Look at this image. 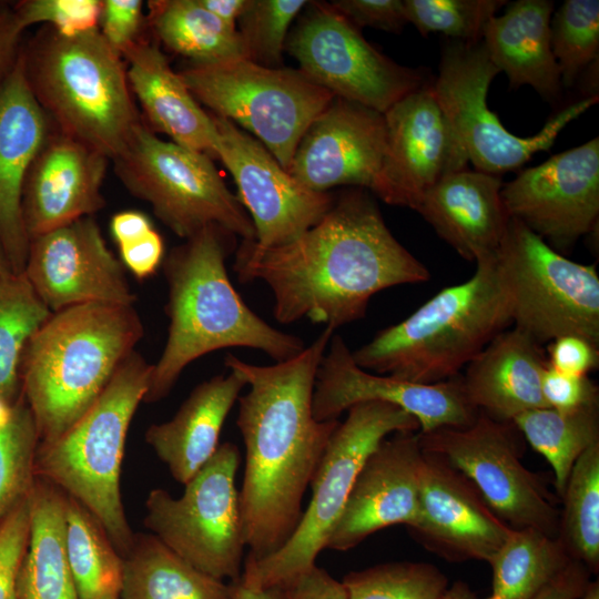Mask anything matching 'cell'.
I'll list each match as a JSON object with an SVG mask.
<instances>
[{
  "label": "cell",
  "instance_id": "cell-19",
  "mask_svg": "<svg viewBox=\"0 0 599 599\" xmlns=\"http://www.w3.org/2000/svg\"><path fill=\"white\" fill-rule=\"evenodd\" d=\"M23 273L52 313L88 303L133 305L136 300L124 266L91 216L31 238Z\"/></svg>",
  "mask_w": 599,
  "mask_h": 599
},
{
  "label": "cell",
  "instance_id": "cell-6",
  "mask_svg": "<svg viewBox=\"0 0 599 599\" xmlns=\"http://www.w3.org/2000/svg\"><path fill=\"white\" fill-rule=\"evenodd\" d=\"M152 369L153 364L133 351L70 428L51 441L39 443L34 460L35 476L83 505L122 557L134 539L120 488L124 445Z\"/></svg>",
  "mask_w": 599,
  "mask_h": 599
},
{
  "label": "cell",
  "instance_id": "cell-28",
  "mask_svg": "<svg viewBox=\"0 0 599 599\" xmlns=\"http://www.w3.org/2000/svg\"><path fill=\"white\" fill-rule=\"evenodd\" d=\"M246 386L234 372L199 384L167 422L151 425L145 441L185 485L214 455L223 424Z\"/></svg>",
  "mask_w": 599,
  "mask_h": 599
},
{
  "label": "cell",
  "instance_id": "cell-7",
  "mask_svg": "<svg viewBox=\"0 0 599 599\" xmlns=\"http://www.w3.org/2000/svg\"><path fill=\"white\" fill-rule=\"evenodd\" d=\"M31 90L59 132L114 160L140 124L122 55L93 29L55 31L24 55Z\"/></svg>",
  "mask_w": 599,
  "mask_h": 599
},
{
  "label": "cell",
  "instance_id": "cell-4",
  "mask_svg": "<svg viewBox=\"0 0 599 599\" xmlns=\"http://www.w3.org/2000/svg\"><path fill=\"white\" fill-rule=\"evenodd\" d=\"M143 333L133 305L88 303L49 316L20 368L40 443L58 438L95 403Z\"/></svg>",
  "mask_w": 599,
  "mask_h": 599
},
{
  "label": "cell",
  "instance_id": "cell-56",
  "mask_svg": "<svg viewBox=\"0 0 599 599\" xmlns=\"http://www.w3.org/2000/svg\"><path fill=\"white\" fill-rule=\"evenodd\" d=\"M233 599H283L281 587L255 588L241 580L230 583Z\"/></svg>",
  "mask_w": 599,
  "mask_h": 599
},
{
  "label": "cell",
  "instance_id": "cell-34",
  "mask_svg": "<svg viewBox=\"0 0 599 599\" xmlns=\"http://www.w3.org/2000/svg\"><path fill=\"white\" fill-rule=\"evenodd\" d=\"M65 542L79 599H121L123 557L99 520L67 495Z\"/></svg>",
  "mask_w": 599,
  "mask_h": 599
},
{
  "label": "cell",
  "instance_id": "cell-38",
  "mask_svg": "<svg viewBox=\"0 0 599 599\" xmlns=\"http://www.w3.org/2000/svg\"><path fill=\"white\" fill-rule=\"evenodd\" d=\"M558 538L572 559L599 570V443L575 463L560 498Z\"/></svg>",
  "mask_w": 599,
  "mask_h": 599
},
{
  "label": "cell",
  "instance_id": "cell-52",
  "mask_svg": "<svg viewBox=\"0 0 599 599\" xmlns=\"http://www.w3.org/2000/svg\"><path fill=\"white\" fill-rule=\"evenodd\" d=\"M590 570L572 559L531 599H579L591 581Z\"/></svg>",
  "mask_w": 599,
  "mask_h": 599
},
{
  "label": "cell",
  "instance_id": "cell-48",
  "mask_svg": "<svg viewBox=\"0 0 599 599\" xmlns=\"http://www.w3.org/2000/svg\"><path fill=\"white\" fill-rule=\"evenodd\" d=\"M142 7L140 0L102 1L99 31L121 55L136 41L135 38L143 20Z\"/></svg>",
  "mask_w": 599,
  "mask_h": 599
},
{
  "label": "cell",
  "instance_id": "cell-26",
  "mask_svg": "<svg viewBox=\"0 0 599 599\" xmlns=\"http://www.w3.org/2000/svg\"><path fill=\"white\" fill-rule=\"evenodd\" d=\"M501 187L499 176L466 167L443 176L414 210L461 257L477 262L497 254L507 227Z\"/></svg>",
  "mask_w": 599,
  "mask_h": 599
},
{
  "label": "cell",
  "instance_id": "cell-47",
  "mask_svg": "<svg viewBox=\"0 0 599 599\" xmlns=\"http://www.w3.org/2000/svg\"><path fill=\"white\" fill-rule=\"evenodd\" d=\"M331 7L357 27L400 32L407 23L404 0H336Z\"/></svg>",
  "mask_w": 599,
  "mask_h": 599
},
{
  "label": "cell",
  "instance_id": "cell-50",
  "mask_svg": "<svg viewBox=\"0 0 599 599\" xmlns=\"http://www.w3.org/2000/svg\"><path fill=\"white\" fill-rule=\"evenodd\" d=\"M118 246L122 265L135 278L144 280L150 277L163 262V241L154 229Z\"/></svg>",
  "mask_w": 599,
  "mask_h": 599
},
{
  "label": "cell",
  "instance_id": "cell-49",
  "mask_svg": "<svg viewBox=\"0 0 599 599\" xmlns=\"http://www.w3.org/2000/svg\"><path fill=\"white\" fill-rule=\"evenodd\" d=\"M547 349L548 365L566 374L585 376L599 366V347L579 336L557 337Z\"/></svg>",
  "mask_w": 599,
  "mask_h": 599
},
{
  "label": "cell",
  "instance_id": "cell-14",
  "mask_svg": "<svg viewBox=\"0 0 599 599\" xmlns=\"http://www.w3.org/2000/svg\"><path fill=\"white\" fill-rule=\"evenodd\" d=\"M519 434L512 422L478 412L467 427L419 433V440L424 451L443 457L465 475L508 526L558 537V499L521 463Z\"/></svg>",
  "mask_w": 599,
  "mask_h": 599
},
{
  "label": "cell",
  "instance_id": "cell-59",
  "mask_svg": "<svg viewBox=\"0 0 599 599\" xmlns=\"http://www.w3.org/2000/svg\"><path fill=\"white\" fill-rule=\"evenodd\" d=\"M7 272H12L3 253L1 252L0 250V274L2 273H7Z\"/></svg>",
  "mask_w": 599,
  "mask_h": 599
},
{
  "label": "cell",
  "instance_id": "cell-10",
  "mask_svg": "<svg viewBox=\"0 0 599 599\" xmlns=\"http://www.w3.org/2000/svg\"><path fill=\"white\" fill-rule=\"evenodd\" d=\"M113 161L128 190L177 236L219 226L243 241L255 238L250 215L207 154L163 141L140 123Z\"/></svg>",
  "mask_w": 599,
  "mask_h": 599
},
{
  "label": "cell",
  "instance_id": "cell-11",
  "mask_svg": "<svg viewBox=\"0 0 599 599\" xmlns=\"http://www.w3.org/2000/svg\"><path fill=\"white\" fill-rule=\"evenodd\" d=\"M236 445L220 444L214 455L174 498L162 488L145 500L144 525L163 545L205 575L240 580L246 548L235 477Z\"/></svg>",
  "mask_w": 599,
  "mask_h": 599
},
{
  "label": "cell",
  "instance_id": "cell-20",
  "mask_svg": "<svg viewBox=\"0 0 599 599\" xmlns=\"http://www.w3.org/2000/svg\"><path fill=\"white\" fill-rule=\"evenodd\" d=\"M385 154L384 114L334 97L302 136L287 172L313 192L353 185L379 196Z\"/></svg>",
  "mask_w": 599,
  "mask_h": 599
},
{
  "label": "cell",
  "instance_id": "cell-39",
  "mask_svg": "<svg viewBox=\"0 0 599 599\" xmlns=\"http://www.w3.org/2000/svg\"><path fill=\"white\" fill-rule=\"evenodd\" d=\"M39 443L38 427L22 393L12 405H0V522L31 493Z\"/></svg>",
  "mask_w": 599,
  "mask_h": 599
},
{
  "label": "cell",
  "instance_id": "cell-53",
  "mask_svg": "<svg viewBox=\"0 0 599 599\" xmlns=\"http://www.w3.org/2000/svg\"><path fill=\"white\" fill-rule=\"evenodd\" d=\"M22 33L13 11L0 4V83L13 69L21 53L18 43Z\"/></svg>",
  "mask_w": 599,
  "mask_h": 599
},
{
  "label": "cell",
  "instance_id": "cell-42",
  "mask_svg": "<svg viewBox=\"0 0 599 599\" xmlns=\"http://www.w3.org/2000/svg\"><path fill=\"white\" fill-rule=\"evenodd\" d=\"M505 0H404L407 23L423 35L443 33L453 40L481 41L486 23Z\"/></svg>",
  "mask_w": 599,
  "mask_h": 599
},
{
  "label": "cell",
  "instance_id": "cell-21",
  "mask_svg": "<svg viewBox=\"0 0 599 599\" xmlns=\"http://www.w3.org/2000/svg\"><path fill=\"white\" fill-rule=\"evenodd\" d=\"M386 154L379 197L415 209L443 176L466 169L432 83L408 93L385 113Z\"/></svg>",
  "mask_w": 599,
  "mask_h": 599
},
{
  "label": "cell",
  "instance_id": "cell-25",
  "mask_svg": "<svg viewBox=\"0 0 599 599\" xmlns=\"http://www.w3.org/2000/svg\"><path fill=\"white\" fill-rule=\"evenodd\" d=\"M108 158L59 132L48 136L28 172L22 213L29 238L91 216L104 200Z\"/></svg>",
  "mask_w": 599,
  "mask_h": 599
},
{
  "label": "cell",
  "instance_id": "cell-37",
  "mask_svg": "<svg viewBox=\"0 0 599 599\" xmlns=\"http://www.w3.org/2000/svg\"><path fill=\"white\" fill-rule=\"evenodd\" d=\"M51 314L23 272L0 274V405L20 397L24 348Z\"/></svg>",
  "mask_w": 599,
  "mask_h": 599
},
{
  "label": "cell",
  "instance_id": "cell-1",
  "mask_svg": "<svg viewBox=\"0 0 599 599\" xmlns=\"http://www.w3.org/2000/svg\"><path fill=\"white\" fill-rule=\"evenodd\" d=\"M233 270L241 283L262 281L270 287L278 323L307 318L334 331L363 318L376 293L430 277L362 190L334 201L315 225L286 244L243 241Z\"/></svg>",
  "mask_w": 599,
  "mask_h": 599
},
{
  "label": "cell",
  "instance_id": "cell-30",
  "mask_svg": "<svg viewBox=\"0 0 599 599\" xmlns=\"http://www.w3.org/2000/svg\"><path fill=\"white\" fill-rule=\"evenodd\" d=\"M122 57L126 59L130 85L152 126L181 146L214 155L215 124L200 106L179 73L161 50L135 41Z\"/></svg>",
  "mask_w": 599,
  "mask_h": 599
},
{
  "label": "cell",
  "instance_id": "cell-46",
  "mask_svg": "<svg viewBox=\"0 0 599 599\" xmlns=\"http://www.w3.org/2000/svg\"><path fill=\"white\" fill-rule=\"evenodd\" d=\"M541 390L547 406L561 412L599 404L598 386L588 375L566 374L549 365L542 374Z\"/></svg>",
  "mask_w": 599,
  "mask_h": 599
},
{
  "label": "cell",
  "instance_id": "cell-41",
  "mask_svg": "<svg viewBox=\"0 0 599 599\" xmlns=\"http://www.w3.org/2000/svg\"><path fill=\"white\" fill-rule=\"evenodd\" d=\"M550 43L561 74L571 87L599 52V1L566 0L550 21Z\"/></svg>",
  "mask_w": 599,
  "mask_h": 599
},
{
  "label": "cell",
  "instance_id": "cell-13",
  "mask_svg": "<svg viewBox=\"0 0 599 599\" xmlns=\"http://www.w3.org/2000/svg\"><path fill=\"white\" fill-rule=\"evenodd\" d=\"M500 73L483 41L451 40L443 48L434 95L453 130L457 145L476 171L499 176L522 166L539 151H548L558 134L599 101L585 99L549 119L535 135L511 134L487 105L493 79Z\"/></svg>",
  "mask_w": 599,
  "mask_h": 599
},
{
  "label": "cell",
  "instance_id": "cell-2",
  "mask_svg": "<svg viewBox=\"0 0 599 599\" xmlns=\"http://www.w3.org/2000/svg\"><path fill=\"white\" fill-rule=\"evenodd\" d=\"M334 329L324 331L296 356L254 365L227 354L225 366L244 379L236 426L245 447L240 495L246 558L277 551L293 535L302 501L339 420L318 422L312 403L316 372Z\"/></svg>",
  "mask_w": 599,
  "mask_h": 599
},
{
  "label": "cell",
  "instance_id": "cell-16",
  "mask_svg": "<svg viewBox=\"0 0 599 599\" xmlns=\"http://www.w3.org/2000/svg\"><path fill=\"white\" fill-rule=\"evenodd\" d=\"M214 155L231 172L262 247L286 244L315 225L332 207L329 193L313 192L286 172L270 151L227 119L212 114Z\"/></svg>",
  "mask_w": 599,
  "mask_h": 599
},
{
  "label": "cell",
  "instance_id": "cell-31",
  "mask_svg": "<svg viewBox=\"0 0 599 599\" xmlns=\"http://www.w3.org/2000/svg\"><path fill=\"white\" fill-rule=\"evenodd\" d=\"M29 510V541L16 599H79L67 554L65 494L35 476Z\"/></svg>",
  "mask_w": 599,
  "mask_h": 599
},
{
  "label": "cell",
  "instance_id": "cell-58",
  "mask_svg": "<svg viewBox=\"0 0 599 599\" xmlns=\"http://www.w3.org/2000/svg\"><path fill=\"white\" fill-rule=\"evenodd\" d=\"M579 599H599V582L598 580H591Z\"/></svg>",
  "mask_w": 599,
  "mask_h": 599
},
{
  "label": "cell",
  "instance_id": "cell-33",
  "mask_svg": "<svg viewBox=\"0 0 599 599\" xmlns=\"http://www.w3.org/2000/svg\"><path fill=\"white\" fill-rule=\"evenodd\" d=\"M149 9L158 38L170 50L191 59L192 63L245 58L237 29L225 24L197 0L150 1Z\"/></svg>",
  "mask_w": 599,
  "mask_h": 599
},
{
  "label": "cell",
  "instance_id": "cell-35",
  "mask_svg": "<svg viewBox=\"0 0 599 599\" xmlns=\"http://www.w3.org/2000/svg\"><path fill=\"white\" fill-rule=\"evenodd\" d=\"M572 560L558 537L512 529L489 560L491 593L485 599H531Z\"/></svg>",
  "mask_w": 599,
  "mask_h": 599
},
{
  "label": "cell",
  "instance_id": "cell-57",
  "mask_svg": "<svg viewBox=\"0 0 599 599\" xmlns=\"http://www.w3.org/2000/svg\"><path fill=\"white\" fill-rule=\"evenodd\" d=\"M440 599H479L471 588L464 581H456L448 586Z\"/></svg>",
  "mask_w": 599,
  "mask_h": 599
},
{
  "label": "cell",
  "instance_id": "cell-8",
  "mask_svg": "<svg viewBox=\"0 0 599 599\" xmlns=\"http://www.w3.org/2000/svg\"><path fill=\"white\" fill-rule=\"evenodd\" d=\"M419 429L412 414L393 404L366 402L348 408L312 478V498L295 531L274 554L246 558L240 580L255 588L281 587L315 566L368 456L390 434Z\"/></svg>",
  "mask_w": 599,
  "mask_h": 599
},
{
  "label": "cell",
  "instance_id": "cell-22",
  "mask_svg": "<svg viewBox=\"0 0 599 599\" xmlns=\"http://www.w3.org/2000/svg\"><path fill=\"white\" fill-rule=\"evenodd\" d=\"M407 529L443 559L489 562L514 528L465 475L443 457L424 451L418 517Z\"/></svg>",
  "mask_w": 599,
  "mask_h": 599
},
{
  "label": "cell",
  "instance_id": "cell-32",
  "mask_svg": "<svg viewBox=\"0 0 599 599\" xmlns=\"http://www.w3.org/2000/svg\"><path fill=\"white\" fill-rule=\"evenodd\" d=\"M123 560L121 599H233L231 585L194 568L153 535H134Z\"/></svg>",
  "mask_w": 599,
  "mask_h": 599
},
{
  "label": "cell",
  "instance_id": "cell-12",
  "mask_svg": "<svg viewBox=\"0 0 599 599\" xmlns=\"http://www.w3.org/2000/svg\"><path fill=\"white\" fill-rule=\"evenodd\" d=\"M515 327L540 345L573 335L599 347V276L509 217L497 252Z\"/></svg>",
  "mask_w": 599,
  "mask_h": 599
},
{
  "label": "cell",
  "instance_id": "cell-23",
  "mask_svg": "<svg viewBox=\"0 0 599 599\" xmlns=\"http://www.w3.org/2000/svg\"><path fill=\"white\" fill-rule=\"evenodd\" d=\"M423 461L419 432L384 438L358 473L325 548L347 551L386 527H410L419 511Z\"/></svg>",
  "mask_w": 599,
  "mask_h": 599
},
{
  "label": "cell",
  "instance_id": "cell-43",
  "mask_svg": "<svg viewBox=\"0 0 599 599\" xmlns=\"http://www.w3.org/2000/svg\"><path fill=\"white\" fill-rule=\"evenodd\" d=\"M305 0H248L238 18L245 58L274 68L282 60L288 28Z\"/></svg>",
  "mask_w": 599,
  "mask_h": 599
},
{
  "label": "cell",
  "instance_id": "cell-36",
  "mask_svg": "<svg viewBox=\"0 0 599 599\" xmlns=\"http://www.w3.org/2000/svg\"><path fill=\"white\" fill-rule=\"evenodd\" d=\"M511 422L551 466L560 499L577 459L599 443V404L567 412L550 407L531 409Z\"/></svg>",
  "mask_w": 599,
  "mask_h": 599
},
{
  "label": "cell",
  "instance_id": "cell-3",
  "mask_svg": "<svg viewBox=\"0 0 599 599\" xmlns=\"http://www.w3.org/2000/svg\"><path fill=\"white\" fill-rule=\"evenodd\" d=\"M233 236L219 226L205 227L163 261L170 324L144 403L165 398L190 363L214 351L248 347L278 363L305 348L302 338L255 314L234 288L225 267Z\"/></svg>",
  "mask_w": 599,
  "mask_h": 599
},
{
  "label": "cell",
  "instance_id": "cell-45",
  "mask_svg": "<svg viewBox=\"0 0 599 599\" xmlns=\"http://www.w3.org/2000/svg\"><path fill=\"white\" fill-rule=\"evenodd\" d=\"M30 534L29 497L0 522V599H16L19 569Z\"/></svg>",
  "mask_w": 599,
  "mask_h": 599
},
{
  "label": "cell",
  "instance_id": "cell-5",
  "mask_svg": "<svg viewBox=\"0 0 599 599\" xmlns=\"http://www.w3.org/2000/svg\"><path fill=\"white\" fill-rule=\"evenodd\" d=\"M496 255L477 261L470 278L441 288L408 317L352 352L355 363L370 373L420 384L458 376L512 323Z\"/></svg>",
  "mask_w": 599,
  "mask_h": 599
},
{
  "label": "cell",
  "instance_id": "cell-24",
  "mask_svg": "<svg viewBox=\"0 0 599 599\" xmlns=\"http://www.w3.org/2000/svg\"><path fill=\"white\" fill-rule=\"evenodd\" d=\"M48 120L29 84L24 54H20L0 83V250L14 273L23 272L28 258L23 187L49 136Z\"/></svg>",
  "mask_w": 599,
  "mask_h": 599
},
{
  "label": "cell",
  "instance_id": "cell-17",
  "mask_svg": "<svg viewBox=\"0 0 599 599\" xmlns=\"http://www.w3.org/2000/svg\"><path fill=\"white\" fill-rule=\"evenodd\" d=\"M500 196L509 217L554 248L567 250L598 222L599 139L521 171L502 185Z\"/></svg>",
  "mask_w": 599,
  "mask_h": 599
},
{
  "label": "cell",
  "instance_id": "cell-27",
  "mask_svg": "<svg viewBox=\"0 0 599 599\" xmlns=\"http://www.w3.org/2000/svg\"><path fill=\"white\" fill-rule=\"evenodd\" d=\"M548 362L541 345L514 327L494 337L459 375L467 402L478 412L511 422L527 410L548 407L541 379Z\"/></svg>",
  "mask_w": 599,
  "mask_h": 599
},
{
  "label": "cell",
  "instance_id": "cell-55",
  "mask_svg": "<svg viewBox=\"0 0 599 599\" xmlns=\"http://www.w3.org/2000/svg\"><path fill=\"white\" fill-rule=\"evenodd\" d=\"M209 12L214 14L225 24L236 28V22L248 0H197Z\"/></svg>",
  "mask_w": 599,
  "mask_h": 599
},
{
  "label": "cell",
  "instance_id": "cell-18",
  "mask_svg": "<svg viewBox=\"0 0 599 599\" xmlns=\"http://www.w3.org/2000/svg\"><path fill=\"white\" fill-rule=\"evenodd\" d=\"M459 375L440 383L420 384L370 373L355 363L342 336L333 334L316 372L313 416L318 422L338 419L356 404L383 402L412 414L419 423V433L467 427L478 410L467 402Z\"/></svg>",
  "mask_w": 599,
  "mask_h": 599
},
{
  "label": "cell",
  "instance_id": "cell-51",
  "mask_svg": "<svg viewBox=\"0 0 599 599\" xmlns=\"http://www.w3.org/2000/svg\"><path fill=\"white\" fill-rule=\"evenodd\" d=\"M283 599H348L342 581L317 565L281 586Z\"/></svg>",
  "mask_w": 599,
  "mask_h": 599
},
{
  "label": "cell",
  "instance_id": "cell-9",
  "mask_svg": "<svg viewBox=\"0 0 599 599\" xmlns=\"http://www.w3.org/2000/svg\"><path fill=\"white\" fill-rule=\"evenodd\" d=\"M179 74L197 102L252 132L286 172L302 136L335 97L300 70L245 58L191 63Z\"/></svg>",
  "mask_w": 599,
  "mask_h": 599
},
{
  "label": "cell",
  "instance_id": "cell-44",
  "mask_svg": "<svg viewBox=\"0 0 599 599\" xmlns=\"http://www.w3.org/2000/svg\"><path fill=\"white\" fill-rule=\"evenodd\" d=\"M101 6L98 0H28L13 12L22 31L35 23H49L57 33L73 37L98 28Z\"/></svg>",
  "mask_w": 599,
  "mask_h": 599
},
{
  "label": "cell",
  "instance_id": "cell-40",
  "mask_svg": "<svg viewBox=\"0 0 599 599\" xmlns=\"http://www.w3.org/2000/svg\"><path fill=\"white\" fill-rule=\"evenodd\" d=\"M348 599H440L448 579L428 562L393 561L346 573Z\"/></svg>",
  "mask_w": 599,
  "mask_h": 599
},
{
  "label": "cell",
  "instance_id": "cell-29",
  "mask_svg": "<svg viewBox=\"0 0 599 599\" xmlns=\"http://www.w3.org/2000/svg\"><path fill=\"white\" fill-rule=\"evenodd\" d=\"M554 2L518 0L485 26L481 41L494 65L512 88L532 87L555 101L561 93V74L550 43Z\"/></svg>",
  "mask_w": 599,
  "mask_h": 599
},
{
  "label": "cell",
  "instance_id": "cell-15",
  "mask_svg": "<svg viewBox=\"0 0 599 599\" xmlns=\"http://www.w3.org/2000/svg\"><path fill=\"white\" fill-rule=\"evenodd\" d=\"M302 71L335 97L385 113L428 83L426 72L385 57L331 4H317L287 40Z\"/></svg>",
  "mask_w": 599,
  "mask_h": 599
},
{
  "label": "cell",
  "instance_id": "cell-54",
  "mask_svg": "<svg viewBox=\"0 0 599 599\" xmlns=\"http://www.w3.org/2000/svg\"><path fill=\"white\" fill-rule=\"evenodd\" d=\"M111 234L118 245L142 236L153 229L146 215L139 211H122L112 216Z\"/></svg>",
  "mask_w": 599,
  "mask_h": 599
}]
</instances>
